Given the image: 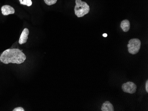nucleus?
<instances>
[{
  "instance_id": "4",
  "label": "nucleus",
  "mask_w": 148,
  "mask_h": 111,
  "mask_svg": "<svg viewBox=\"0 0 148 111\" xmlns=\"http://www.w3.org/2000/svg\"><path fill=\"white\" fill-rule=\"evenodd\" d=\"M122 89L124 92L133 94L136 92L137 86L133 82H127L123 84Z\"/></svg>"
},
{
  "instance_id": "3",
  "label": "nucleus",
  "mask_w": 148,
  "mask_h": 111,
  "mask_svg": "<svg viewBox=\"0 0 148 111\" xmlns=\"http://www.w3.org/2000/svg\"><path fill=\"white\" fill-rule=\"evenodd\" d=\"M141 46V42L138 39H131L129 42L127 47L128 51L131 54H135L139 51Z\"/></svg>"
},
{
  "instance_id": "6",
  "label": "nucleus",
  "mask_w": 148,
  "mask_h": 111,
  "mask_svg": "<svg viewBox=\"0 0 148 111\" xmlns=\"http://www.w3.org/2000/svg\"><path fill=\"white\" fill-rule=\"evenodd\" d=\"M1 12L4 16H8L10 14H12L15 13V10L13 7L9 5H5L3 6L1 8Z\"/></svg>"
},
{
  "instance_id": "8",
  "label": "nucleus",
  "mask_w": 148,
  "mask_h": 111,
  "mask_svg": "<svg viewBox=\"0 0 148 111\" xmlns=\"http://www.w3.org/2000/svg\"><path fill=\"white\" fill-rule=\"evenodd\" d=\"M120 26L124 32H127L130 29V22L128 20H125L122 21Z\"/></svg>"
},
{
  "instance_id": "10",
  "label": "nucleus",
  "mask_w": 148,
  "mask_h": 111,
  "mask_svg": "<svg viewBox=\"0 0 148 111\" xmlns=\"http://www.w3.org/2000/svg\"><path fill=\"white\" fill-rule=\"evenodd\" d=\"M44 1L47 5H51L56 4L57 2V0H44Z\"/></svg>"
},
{
  "instance_id": "2",
  "label": "nucleus",
  "mask_w": 148,
  "mask_h": 111,
  "mask_svg": "<svg viewBox=\"0 0 148 111\" xmlns=\"http://www.w3.org/2000/svg\"><path fill=\"white\" fill-rule=\"evenodd\" d=\"M75 7L74 8L75 13L78 17H81L88 14L90 11L89 5L82 0H75Z\"/></svg>"
},
{
  "instance_id": "9",
  "label": "nucleus",
  "mask_w": 148,
  "mask_h": 111,
  "mask_svg": "<svg viewBox=\"0 0 148 111\" xmlns=\"http://www.w3.org/2000/svg\"><path fill=\"white\" fill-rule=\"evenodd\" d=\"M19 1L21 5H26L28 6H30L32 5L31 0H19Z\"/></svg>"
},
{
  "instance_id": "1",
  "label": "nucleus",
  "mask_w": 148,
  "mask_h": 111,
  "mask_svg": "<svg viewBox=\"0 0 148 111\" xmlns=\"http://www.w3.org/2000/svg\"><path fill=\"white\" fill-rule=\"evenodd\" d=\"M26 57L25 54L16 48L8 49L3 51L0 56V61L5 64L10 63L21 64L25 62Z\"/></svg>"
},
{
  "instance_id": "7",
  "label": "nucleus",
  "mask_w": 148,
  "mask_h": 111,
  "mask_svg": "<svg viewBox=\"0 0 148 111\" xmlns=\"http://www.w3.org/2000/svg\"><path fill=\"white\" fill-rule=\"evenodd\" d=\"M101 110L102 111H114V106L110 102L106 101L103 103Z\"/></svg>"
},
{
  "instance_id": "5",
  "label": "nucleus",
  "mask_w": 148,
  "mask_h": 111,
  "mask_svg": "<svg viewBox=\"0 0 148 111\" xmlns=\"http://www.w3.org/2000/svg\"><path fill=\"white\" fill-rule=\"evenodd\" d=\"M29 33V29L25 28L23 30L19 39V44H20L21 45L26 43L27 41L28 40Z\"/></svg>"
},
{
  "instance_id": "11",
  "label": "nucleus",
  "mask_w": 148,
  "mask_h": 111,
  "mask_svg": "<svg viewBox=\"0 0 148 111\" xmlns=\"http://www.w3.org/2000/svg\"><path fill=\"white\" fill-rule=\"evenodd\" d=\"M13 111H25V109L21 107H17L16 108H14V109H13L12 110Z\"/></svg>"
},
{
  "instance_id": "12",
  "label": "nucleus",
  "mask_w": 148,
  "mask_h": 111,
  "mask_svg": "<svg viewBox=\"0 0 148 111\" xmlns=\"http://www.w3.org/2000/svg\"><path fill=\"white\" fill-rule=\"evenodd\" d=\"M145 89H146V92H148V80L146 81V83H145Z\"/></svg>"
},
{
  "instance_id": "13",
  "label": "nucleus",
  "mask_w": 148,
  "mask_h": 111,
  "mask_svg": "<svg viewBox=\"0 0 148 111\" xmlns=\"http://www.w3.org/2000/svg\"><path fill=\"white\" fill-rule=\"evenodd\" d=\"M103 36L104 37H106L107 36V34L106 33H104L103 34Z\"/></svg>"
}]
</instances>
